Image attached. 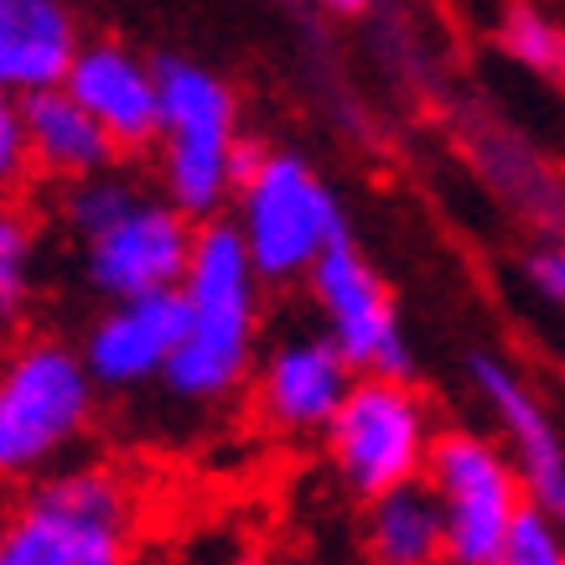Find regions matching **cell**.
I'll return each instance as SVG.
<instances>
[{
	"label": "cell",
	"instance_id": "obj_7",
	"mask_svg": "<svg viewBox=\"0 0 565 565\" xmlns=\"http://www.w3.org/2000/svg\"><path fill=\"white\" fill-rule=\"evenodd\" d=\"M436 430V405L411 374H353L317 441L327 446L332 478L363 503L399 482H420Z\"/></svg>",
	"mask_w": 565,
	"mask_h": 565
},
{
	"label": "cell",
	"instance_id": "obj_24",
	"mask_svg": "<svg viewBox=\"0 0 565 565\" xmlns=\"http://www.w3.org/2000/svg\"><path fill=\"white\" fill-rule=\"evenodd\" d=\"M0 348H6V338H0Z\"/></svg>",
	"mask_w": 565,
	"mask_h": 565
},
{
	"label": "cell",
	"instance_id": "obj_19",
	"mask_svg": "<svg viewBox=\"0 0 565 565\" xmlns=\"http://www.w3.org/2000/svg\"><path fill=\"white\" fill-rule=\"evenodd\" d=\"M488 565H565V540H561V519L524 503L514 519V530L503 534V545Z\"/></svg>",
	"mask_w": 565,
	"mask_h": 565
},
{
	"label": "cell",
	"instance_id": "obj_20",
	"mask_svg": "<svg viewBox=\"0 0 565 565\" xmlns=\"http://www.w3.org/2000/svg\"><path fill=\"white\" fill-rule=\"evenodd\" d=\"M26 188H32V156H26L21 99L0 88V198H26Z\"/></svg>",
	"mask_w": 565,
	"mask_h": 565
},
{
	"label": "cell",
	"instance_id": "obj_8",
	"mask_svg": "<svg viewBox=\"0 0 565 565\" xmlns=\"http://www.w3.org/2000/svg\"><path fill=\"white\" fill-rule=\"evenodd\" d=\"M420 482L441 509L446 565H488L503 545V534L514 530L519 509L530 503L498 436L472 426L436 430Z\"/></svg>",
	"mask_w": 565,
	"mask_h": 565
},
{
	"label": "cell",
	"instance_id": "obj_21",
	"mask_svg": "<svg viewBox=\"0 0 565 565\" xmlns=\"http://www.w3.org/2000/svg\"><path fill=\"white\" fill-rule=\"evenodd\" d=\"M519 275H524V286H530L545 307L561 311L565 301V255H561V239H540L524 249V259H519Z\"/></svg>",
	"mask_w": 565,
	"mask_h": 565
},
{
	"label": "cell",
	"instance_id": "obj_9",
	"mask_svg": "<svg viewBox=\"0 0 565 565\" xmlns=\"http://www.w3.org/2000/svg\"><path fill=\"white\" fill-rule=\"evenodd\" d=\"M301 286L317 307V327L353 363V374H411V338L399 322V301L390 280L374 270V259L353 244V234L327 244Z\"/></svg>",
	"mask_w": 565,
	"mask_h": 565
},
{
	"label": "cell",
	"instance_id": "obj_5",
	"mask_svg": "<svg viewBox=\"0 0 565 565\" xmlns=\"http://www.w3.org/2000/svg\"><path fill=\"white\" fill-rule=\"evenodd\" d=\"M99 390L68 338L17 332L0 348V488L42 478L88 436Z\"/></svg>",
	"mask_w": 565,
	"mask_h": 565
},
{
	"label": "cell",
	"instance_id": "obj_17",
	"mask_svg": "<svg viewBox=\"0 0 565 565\" xmlns=\"http://www.w3.org/2000/svg\"><path fill=\"white\" fill-rule=\"evenodd\" d=\"M42 234L26 198H0V338H17L36 307Z\"/></svg>",
	"mask_w": 565,
	"mask_h": 565
},
{
	"label": "cell",
	"instance_id": "obj_13",
	"mask_svg": "<svg viewBox=\"0 0 565 565\" xmlns=\"http://www.w3.org/2000/svg\"><path fill=\"white\" fill-rule=\"evenodd\" d=\"M63 88L84 104L88 115L99 120V130L115 140V151L125 161H140L151 151L156 136V63L140 57L136 47H125L115 36H99V42H78L68 73H63Z\"/></svg>",
	"mask_w": 565,
	"mask_h": 565
},
{
	"label": "cell",
	"instance_id": "obj_12",
	"mask_svg": "<svg viewBox=\"0 0 565 565\" xmlns=\"http://www.w3.org/2000/svg\"><path fill=\"white\" fill-rule=\"evenodd\" d=\"M182 338V291H146L120 296L88 322L78 359H84L94 390L136 394L146 384H161L172 348Z\"/></svg>",
	"mask_w": 565,
	"mask_h": 565
},
{
	"label": "cell",
	"instance_id": "obj_4",
	"mask_svg": "<svg viewBox=\"0 0 565 565\" xmlns=\"http://www.w3.org/2000/svg\"><path fill=\"white\" fill-rule=\"evenodd\" d=\"M156 88H161L156 94V136L146 151L156 161L151 188L192 223L218 218L234 198L239 172L249 167V156L259 151L244 136L239 94L213 68L188 63V57H161Z\"/></svg>",
	"mask_w": 565,
	"mask_h": 565
},
{
	"label": "cell",
	"instance_id": "obj_2",
	"mask_svg": "<svg viewBox=\"0 0 565 565\" xmlns=\"http://www.w3.org/2000/svg\"><path fill=\"white\" fill-rule=\"evenodd\" d=\"M57 223L73 239L84 286L104 301L172 291L198 234V223L140 182L130 161L57 188Z\"/></svg>",
	"mask_w": 565,
	"mask_h": 565
},
{
	"label": "cell",
	"instance_id": "obj_6",
	"mask_svg": "<svg viewBox=\"0 0 565 565\" xmlns=\"http://www.w3.org/2000/svg\"><path fill=\"white\" fill-rule=\"evenodd\" d=\"M223 218L239 234L244 259L259 275V286H301L327 244L348 234V213L338 192L327 188L307 156L265 151V146L239 172Z\"/></svg>",
	"mask_w": 565,
	"mask_h": 565
},
{
	"label": "cell",
	"instance_id": "obj_1",
	"mask_svg": "<svg viewBox=\"0 0 565 565\" xmlns=\"http://www.w3.org/2000/svg\"><path fill=\"white\" fill-rule=\"evenodd\" d=\"M177 291H182V338L161 374V390L182 405L218 411L244 394L265 332V286L249 270L239 234L223 213L198 223Z\"/></svg>",
	"mask_w": 565,
	"mask_h": 565
},
{
	"label": "cell",
	"instance_id": "obj_16",
	"mask_svg": "<svg viewBox=\"0 0 565 565\" xmlns=\"http://www.w3.org/2000/svg\"><path fill=\"white\" fill-rule=\"evenodd\" d=\"M363 561L369 565H446L441 509L426 482H399L363 498Z\"/></svg>",
	"mask_w": 565,
	"mask_h": 565
},
{
	"label": "cell",
	"instance_id": "obj_23",
	"mask_svg": "<svg viewBox=\"0 0 565 565\" xmlns=\"http://www.w3.org/2000/svg\"><path fill=\"white\" fill-rule=\"evenodd\" d=\"M327 17H338V21H363L369 11H374V0H317Z\"/></svg>",
	"mask_w": 565,
	"mask_h": 565
},
{
	"label": "cell",
	"instance_id": "obj_3",
	"mask_svg": "<svg viewBox=\"0 0 565 565\" xmlns=\"http://www.w3.org/2000/svg\"><path fill=\"white\" fill-rule=\"evenodd\" d=\"M140 482L115 462H57L0 509V565H136Z\"/></svg>",
	"mask_w": 565,
	"mask_h": 565
},
{
	"label": "cell",
	"instance_id": "obj_18",
	"mask_svg": "<svg viewBox=\"0 0 565 565\" xmlns=\"http://www.w3.org/2000/svg\"><path fill=\"white\" fill-rule=\"evenodd\" d=\"M493 32H498V47L514 57L519 68L540 73V78H561L565 68V32L561 21L540 11L534 0H503L493 17Z\"/></svg>",
	"mask_w": 565,
	"mask_h": 565
},
{
	"label": "cell",
	"instance_id": "obj_15",
	"mask_svg": "<svg viewBox=\"0 0 565 565\" xmlns=\"http://www.w3.org/2000/svg\"><path fill=\"white\" fill-rule=\"evenodd\" d=\"M78 42L84 26L68 0H0V88L17 99L57 88Z\"/></svg>",
	"mask_w": 565,
	"mask_h": 565
},
{
	"label": "cell",
	"instance_id": "obj_10",
	"mask_svg": "<svg viewBox=\"0 0 565 565\" xmlns=\"http://www.w3.org/2000/svg\"><path fill=\"white\" fill-rule=\"evenodd\" d=\"M353 384V363L338 353V343L322 327H291L286 338L259 348L249 369V411L280 441H317L332 411L343 405Z\"/></svg>",
	"mask_w": 565,
	"mask_h": 565
},
{
	"label": "cell",
	"instance_id": "obj_14",
	"mask_svg": "<svg viewBox=\"0 0 565 565\" xmlns=\"http://www.w3.org/2000/svg\"><path fill=\"white\" fill-rule=\"evenodd\" d=\"M21 125H26V156H32V182H52L68 188L94 172L120 167L125 156L115 151V140L99 130V120L68 88H36L21 99Z\"/></svg>",
	"mask_w": 565,
	"mask_h": 565
},
{
	"label": "cell",
	"instance_id": "obj_22",
	"mask_svg": "<svg viewBox=\"0 0 565 565\" xmlns=\"http://www.w3.org/2000/svg\"><path fill=\"white\" fill-rule=\"evenodd\" d=\"M192 565H270L259 550H249V545H213L207 555H198Z\"/></svg>",
	"mask_w": 565,
	"mask_h": 565
},
{
	"label": "cell",
	"instance_id": "obj_11",
	"mask_svg": "<svg viewBox=\"0 0 565 565\" xmlns=\"http://www.w3.org/2000/svg\"><path fill=\"white\" fill-rule=\"evenodd\" d=\"M467 374H472L482 405L493 415L498 446L509 451V462H514L519 482H524V498L534 509L565 519V441L550 405L540 399V390L498 353H472Z\"/></svg>",
	"mask_w": 565,
	"mask_h": 565
}]
</instances>
